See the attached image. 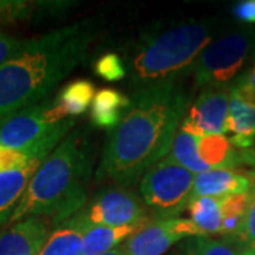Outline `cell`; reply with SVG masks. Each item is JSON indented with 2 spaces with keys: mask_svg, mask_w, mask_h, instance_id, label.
Masks as SVG:
<instances>
[{
  "mask_svg": "<svg viewBox=\"0 0 255 255\" xmlns=\"http://www.w3.org/2000/svg\"><path fill=\"white\" fill-rule=\"evenodd\" d=\"M187 110L189 97L179 84L136 90L118 127L108 132L98 182L127 187L140 180L169 155Z\"/></svg>",
  "mask_w": 255,
  "mask_h": 255,
  "instance_id": "1",
  "label": "cell"
},
{
  "mask_svg": "<svg viewBox=\"0 0 255 255\" xmlns=\"http://www.w3.org/2000/svg\"><path fill=\"white\" fill-rule=\"evenodd\" d=\"M95 36V24L87 20L24 40L17 54L0 65V119L46 101L85 60Z\"/></svg>",
  "mask_w": 255,
  "mask_h": 255,
  "instance_id": "2",
  "label": "cell"
},
{
  "mask_svg": "<svg viewBox=\"0 0 255 255\" xmlns=\"http://www.w3.org/2000/svg\"><path fill=\"white\" fill-rule=\"evenodd\" d=\"M91 174L88 140L80 132H73L38 166L10 223L50 217L60 224L71 219L85 207Z\"/></svg>",
  "mask_w": 255,
  "mask_h": 255,
  "instance_id": "3",
  "label": "cell"
},
{
  "mask_svg": "<svg viewBox=\"0 0 255 255\" xmlns=\"http://www.w3.org/2000/svg\"><path fill=\"white\" fill-rule=\"evenodd\" d=\"M216 21L186 20L147 30L132 51L128 73L136 90L179 84L191 74L203 50L214 40Z\"/></svg>",
  "mask_w": 255,
  "mask_h": 255,
  "instance_id": "4",
  "label": "cell"
},
{
  "mask_svg": "<svg viewBox=\"0 0 255 255\" xmlns=\"http://www.w3.org/2000/svg\"><path fill=\"white\" fill-rule=\"evenodd\" d=\"M255 46V31L243 28L214 38L193 67L194 87L231 88Z\"/></svg>",
  "mask_w": 255,
  "mask_h": 255,
  "instance_id": "5",
  "label": "cell"
},
{
  "mask_svg": "<svg viewBox=\"0 0 255 255\" xmlns=\"http://www.w3.org/2000/svg\"><path fill=\"white\" fill-rule=\"evenodd\" d=\"M193 173L164 156L140 179L139 193L152 219L179 217L187 209L193 191Z\"/></svg>",
  "mask_w": 255,
  "mask_h": 255,
  "instance_id": "6",
  "label": "cell"
},
{
  "mask_svg": "<svg viewBox=\"0 0 255 255\" xmlns=\"http://www.w3.org/2000/svg\"><path fill=\"white\" fill-rule=\"evenodd\" d=\"M75 125V119H64L53 100L13 112L0 119V145L26 149L50 137L67 136Z\"/></svg>",
  "mask_w": 255,
  "mask_h": 255,
  "instance_id": "7",
  "label": "cell"
},
{
  "mask_svg": "<svg viewBox=\"0 0 255 255\" xmlns=\"http://www.w3.org/2000/svg\"><path fill=\"white\" fill-rule=\"evenodd\" d=\"M90 226H145L152 220L149 210L136 193L127 187H110L98 191L81 210Z\"/></svg>",
  "mask_w": 255,
  "mask_h": 255,
  "instance_id": "8",
  "label": "cell"
},
{
  "mask_svg": "<svg viewBox=\"0 0 255 255\" xmlns=\"http://www.w3.org/2000/svg\"><path fill=\"white\" fill-rule=\"evenodd\" d=\"M204 237L191 220L152 219L124 243L127 255H163L187 238Z\"/></svg>",
  "mask_w": 255,
  "mask_h": 255,
  "instance_id": "9",
  "label": "cell"
},
{
  "mask_svg": "<svg viewBox=\"0 0 255 255\" xmlns=\"http://www.w3.org/2000/svg\"><path fill=\"white\" fill-rule=\"evenodd\" d=\"M230 105V88H206L189 107L180 129L193 136L224 135Z\"/></svg>",
  "mask_w": 255,
  "mask_h": 255,
  "instance_id": "10",
  "label": "cell"
},
{
  "mask_svg": "<svg viewBox=\"0 0 255 255\" xmlns=\"http://www.w3.org/2000/svg\"><path fill=\"white\" fill-rule=\"evenodd\" d=\"M224 133L236 149H251L255 143V98L236 85L230 88V105Z\"/></svg>",
  "mask_w": 255,
  "mask_h": 255,
  "instance_id": "11",
  "label": "cell"
},
{
  "mask_svg": "<svg viewBox=\"0 0 255 255\" xmlns=\"http://www.w3.org/2000/svg\"><path fill=\"white\" fill-rule=\"evenodd\" d=\"M251 186V170L246 172L243 169H213L196 174L191 200L196 197L224 199L233 194H244L250 191Z\"/></svg>",
  "mask_w": 255,
  "mask_h": 255,
  "instance_id": "12",
  "label": "cell"
},
{
  "mask_svg": "<svg viewBox=\"0 0 255 255\" xmlns=\"http://www.w3.org/2000/svg\"><path fill=\"white\" fill-rule=\"evenodd\" d=\"M43 219H24L13 223L0 234V255H38L48 237Z\"/></svg>",
  "mask_w": 255,
  "mask_h": 255,
  "instance_id": "13",
  "label": "cell"
},
{
  "mask_svg": "<svg viewBox=\"0 0 255 255\" xmlns=\"http://www.w3.org/2000/svg\"><path fill=\"white\" fill-rule=\"evenodd\" d=\"M43 162L44 160H38L18 170L0 172V234L1 228L10 223L28 183Z\"/></svg>",
  "mask_w": 255,
  "mask_h": 255,
  "instance_id": "14",
  "label": "cell"
},
{
  "mask_svg": "<svg viewBox=\"0 0 255 255\" xmlns=\"http://www.w3.org/2000/svg\"><path fill=\"white\" fill-rule=\"evenodd\" d=\"M85 220L81 211L74 217L57 224L48 234L38 255H84L82 236Z\"/></svg>",
  "mask_w": 255,
  "mask_h": 255,
  "instance_id": "15",
  "label": "cell"
},
{
  "mask_svg": "<svg viewBox=\"0 0 255 255\" xmlns=\"http://www.w3.org/2000/svg\"><path fill=\"white\" fill-rule=\"evenodd\" d=\"M129 104L130 97H127L115 88H102L94 97L90 108V119L97 128L111 132L119 125Z\"/></svg>",
  "mask_w": 255,
  "mask_h": 255,
  "instance_id": "16",
  "label": "cell"
},
{
  "mask_svg": "<svg viewBox=\"0 0 255 255\" xmlns=\"http://www.w3.org/2000/svg\"><path fill=\"white\" fill-rule=\"evenodd\" d=\"M143 227V226H142ZM140 226H90L85 223L82 236V251L84 255H101L111 250L122 246L130 236H133Z\"/></svg>",
  "mask_w": 255,
  "mask_h": 255,
  "instance_id": "17",
  "label": "cell"
},
{
  "mask_svg": "<svg viewBox=\"0 0 255 255\" xmlns=\"http://www.w3.org/2000/svg\"><path fill=\"white\" fill-rule=\"evenodd\" d=\"M95 94L94 84L81 78L65 84L53 101L64 119H74L91 108Z\"/></svg>",
  "mask_w": 255,
  "mask_h": 255,
  "instance_id": "18",
  "label": "cell"
},
{
  "mask_svg": "<svg viewBox=\"0 0 255 255\" xmlns=\"http://www.w3.org/2000/svg\"><path fill=\"white\" fill-rule=\"evenodd\" d=\"M199 156L213 169H237V149L226 135H207L197 137Z\"/></svg>",
  "mask_w": 255,
  "mask_h": 255,
  "instance_id": "19",
  "label": "cell"
},
{
  "mask_svg": "<svg viewBox=\"0 0 255 255\" xmlns=\"http://www.w3.org/2000/svg\"><path fill=\"white\" fill-rule=\"evenodd\" d=\"M220 206H221V228L219 236L221 240L238 247V240L248 207V193L233 194L224 199H220Z\"/></svg>",
  "mask_w": 255,
  "mask_h": 255,
  "instance_id": "20",
  "label": "cell"
},
{
  "mask_svg": "<svg viewBox=\"0 0 255 255\" xmlns=\"http://www.w3.org/2000/svg\"><path fill=\"white\" fill-rule=\"evenodd\" d=\"M187 211L190 214V220L199 227L204 237L219 236L221 228L220 199L196 197L190 200Z\"/></svg>",
  "mask_w": 255,
  "mask_h": 255,
  "instance_id": "21",
  "label": "cell"
},
{
  "mask_svg": "<svg viewBox=\"0 0 255 255\" xmlns=\"http://www.w3.org/2000/svg\"><path fill=\"white\" fill-rule=\"evenodd\" d=\"M169 156L176 163H179L193 174H200L210 170L209 166L204 163L199 156L197 136H193L190 133L182 130L180 128L176 132Z\"/></svg>",
  "mask_w": 255,
  "mask_h": 255,
  "instance_id": "22",
  "label": "cell"
},
{
  "mask_svg": "<svg viewBox=\"0 0 255 255\" xmlns=\"http://www.w3.org/2000/svg\"><path fill=\"white\" fill-rule=\"evenodd\" d=\"M237 246L211 237L187 238L177 244L172 255H238Z\"/></svg>",
  "mask_w": 255,
  "mask_h": 255,
  "instance_id": "23",
  "label": "cell"
},
{
  "mask_svg": "<svg viewBox=\"0 0 255 255\" xmlns=\"http://www.w3.org/2000/svg\"><path fill=\"white\" fill-rule=\"evenodd\" d=\"M43 1L31 0H0V24H16L28 18L41 17Z\"/></svg>",
  "mask_w": 255,
  "mask_h": 255,
  "instance_id": "24",
  "label": "cell"
},
{
  "mask_svg": "<svg viewBox=\"0 0 255 255\" xmlns=\"http://www.w3.org/2000/svg\"><path fill=\"white\" fill-rule=\"evenodd\" d=\"M94 71L101 78L110 82L121 81L128 75L125 61L117 53H105L94 63Z\"/></svg>",
  "mask_w": 255,
  "mask_h": 255,
  "instance_id": "25",
  "label": "cell"
},
{
  "mask_svg": "<svg viewBox=\"0 0 255 255\" xmlns=\"http://www.w3.org/2000/svg\"><path fill=\"white\" fill-rule=\"evenodd\" d=\"M251 176H253V186L248 191V207L238 240V246L243 247V250L255 243V169L251 170Z\"/></svg>",
  "mask_w": 255,
  "mask_h": 255,
  "instance_id": "26",
  "label": "cell"
},
{
  "mask_svg": "<svg viewBox=\"0 0 255 255\" xmlns=\"http://www.w3.org/2000/svg\"><path fill=\"white\" fill-rule=\"evenodd\" d=\"M23 44H24V40H18L16 37L0 31V65H3L13 55L17 54Z\"/></svg>",
  "mask_w": 255,
  "mask_h": 255,
  "instance_id": "27",
  "label": "cell"
},
{
  "mask_svg": "<svg viewBox=\"0 0 255 255\" xmlns=\"http://www.w3.org/2000/svg\"><path fill=\"white\" fill-rule=\"evenodd\" d=\"M233 14L234 17L247 23V24H255V0H241L233 6Z\"/></svg>",
  "mask_w": 255,
  "mask_h": 255,
  "instance_id": "28",
  "label": "cell"
},
{
  "mask_svg": "<svg viewBox=\"0 0 255 255\" xmlns=\"http://www.w3.org/2000/svg\"><path fill=\"white\" fill-rule=\"evenodd\" d=\"M233 85L241 88L243 91H246L247 94H250L251 97L255 98V64L246 74L240 75Z\"/></svg>",
  "mask_w": 255,
  "mask_h": 255,
  "instance_id": "29",
  "label": "cell"
},
{
  "mask_svg": "<svg viewBox=\"0 0 255 255\" xmlns=\"http://www.w3.org/2000/svg\"><path fill=\"white\" fill-rule=\"evenodd\" d=\"M240 166H251L255 169V147L237 149V169Z\"/></svg>",
  "mask_w": 255,
  "mask_h": 255,
  "instance_id": "30",
  "label": "cell"
},
{
  "mask_svg": "<svg viewBox=\"0 0 255 255\" xmlns=\"http://www.w3.org/2000/svg\"><path fill=\"white\" fill-rule=\"evenodd\" d=\"M101 255H127V251H125V246L122 244V246L117 247V248H114V250H111L108 253Z\"/></svg>",
  "mask_w": 255,
  "mask_h": 255,
  "instance_id": "31",
  "label": "cell"
},
{
  "mask_svg": "<svg viewBox=\"0 0 255 255\" xmlns=\"http://www.w3.org/2000/svg\"><path fill=\"white\" fill-rule=\"evenodd\" d=\"M238 255H255V253L254 251H251V250H248V248H244V250L240 251V254Z\"/></svg>",
  "mask_w": 255,
  "mask_h": 255,
  "instance_id": "32",
  "label": "cell"
},
{
  "mask_svg": "<svg viewBox=\"0 0 255 255\" xmlns=\"http://www.w3.org/2000/svg\"><path fill=\"white\" fill-rule=\"evenodd\" d=\"M248 250H251V251H254V253H255V243H254V244H253V246L248 247Z\"/></svg>",
  "mask_w": 255,
  "mask_h": 255,
  "instance_id": "33",
  "label": "cell"
}]
</instances>
